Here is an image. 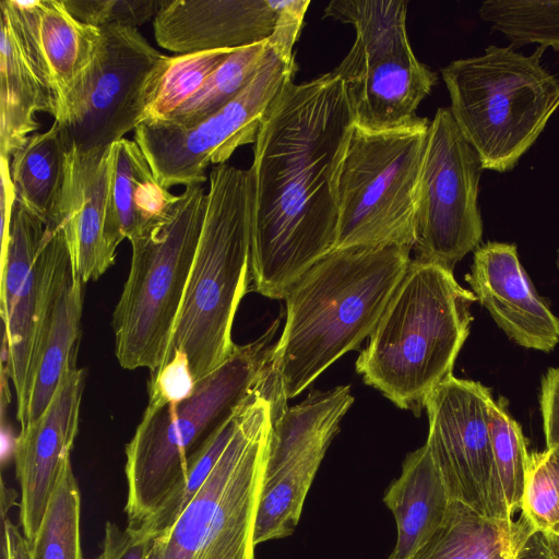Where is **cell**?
Segmentation results:
<instances>
[{"mask_svg":"<svg viewBox=\"0 0 559 559\" xmlns=\"http://www.w3.org/2000/svg\"><path fill=\"white\" fill-rule=\"evenodd\" d=\"M288 79L253 143L252 289L284 299L290 286L334 250L336 181L354 128L341 80L332 71L296 84Z\"/></svg>","mask_w":559,"mask_h":559,"instance_id":"cell-1","label":"cell"},{"mask_svg":"<svg viewBox=\"0 0 559 559\" xmlns=\"http://www.w3.org/2000/svg\"><path fill=\"white\" fill-rule=\"evenodd\" d=\"M409 251L402 246L335 249L290 286L269 370L273 414L371 334L408 267Z\"/></svg>","mask_w":559,"mask_h":559,"instance_id":"cell-2","label":"cell"},{"mask_svg":"<svg viewBox=\"0 0 559 559\" xmlns=\"http://www.w3.org/2000/svg\"><path fill=\"white\" fill-rule=\"evenodd\" d=\"M475 301L453 270L411 260L356 360L357 373L397 407L419 415L426 396L452 376Z\"/></svg>","mask_w":559,"mask_h":559,"instance_id":"cell-3","label":"cell"},{"mask_svg":"<svg viewBox=\"0 0 559 559\" xmlns=\"http://www.w3.org/2000/svg\"><path fill=\"white\" fill-rule=\"evenodd\" d=\"M251 210L249 169L214 166L204 224L167 356L185 353L195 382L237 348L234 319L251 282Z\"/></svg>","mask_w":559,"mask_h":559,"instance_id":"cell-4","label":"cell"},{"mask_svg":"<svg viewBox=\"0 0 559 559\" xmlns=\"http://www.w3.org/2000/svg\"><path fill=\"white\" fill-rule=\"evenodd\" d=\"M278 326L276 319L259 338L237 345L226 361L197 382L186 401L145 407L124 448L128 526H139L158 508L210 433L262 382Z\"/></svg>","mask_w":559,"mask_h":559,"instance_id":"cell-5","label":"cell"},{"mask_svg":"<svg viewBox=\"0 0 559 559\" xmlns=\"http://www.w3.org/2000/svg\"><path fill=\"white\" fill-rule=\"evenodd\" d=\"M545 50L524 56L490 45L441 69L451 114L484 169L511 170L559 107V80L540 62Z\"/></svg>","mask_w":559,"mask_h":559,"instance_id":"cell-6","label":"cell"},{"mask_svg":"<svg viewBox=\"0 0 559 559\" xmlns=\"http://www.w3.org/2000/svg\"><path fill=\"white\" fill-rule=\"evenodd\" d=\"M206 206L203 185L187 186L163 222L129 240L130 271L111 321L122 368L153 374L165 364Z\"/></svg>","mask_w":559,"mask_h":559,"instance_id":"cell-7","label":"cell"},{"mask_svg":"<svg viewBox=\"0 0 559 559\" xmlns=\"http://www.w3.org/2000/svg\"><path fill=\"white\" fill-rule=\"evenodd\" d=\"M271 428L272 401L257 388L205 481L171 528L155 538L158 559H255L254 524Z\"/></svg>","mask_w":559,"mask_h":559,"instance_id":"cell-8","label":"cell"},{"mask_svg":"<svg viewBox=\"0 0 559 559\" xmlns=\"http://www.w3.org/2000/svg\"><path fill=\"white\" fill-rule=\"evenodd\" d=\"M430 121L352 130L336 181L335 249L414 247L421 163Z\"/></svg>","mask_w":559,"mask_h":559,"instance_id":"cell-9","label":"cell"},{"mask_svg":"<svg viewBox=\"0 0 559 559\" xmlns=\"http://www.w3.org/2000/svg\"><path fill=\"white\" fill-rule=\"evenodd\" d=\"M406 13L404 0H333L324 9L325 16L356 31L348 53L332 70L356 127L382 131L409 123L438 81L411 47Z\"/></svg>","mask_w":559,"mask_h":559,"instance_id":"cell-10","label":"cell"},{"mask_svg":"<svg viewBox=\"0 0 559 559\" xmlns=\"http://www.w3.org/2000/svg\"><path fill=\"white\" fill-rule=\"evenodd\" d=\"M94 56L58 107L67 151L111 146L142 122L158 74L169 56L136 29L103 26Z\"/></svg>","mask_w":559,"mask_h":559,"instance_id":"cell-11","label":"cell"},{"mask_svg":"<svg viewBox=\"0 0 559 559\" xmlns=\"http://www.w3.org/2000/svg\"><path fill=\"white\" fill-rule=\"evenodd\" d=\"M295 57L274 46L250 83L222 109L200 123L182 128L163 122H142L133 140L165 189L204 183L210 165H222L234 152L254 143L267 108L288 79Z\"/></svg>","mask_w":559,"mask_h":559,"instance_id":"cell-12","label":"cell"},{"mask_svg":"<svg viewBox=\"0 0 559 559\" xmlns=\"http://www.w3.org/2000/svg\"><path fill=\"white\" fill-rule=\"evenodd\" d=\"M483 170L450 108H438L429 123L418 182L417 259L453 270L479 247L483 219L477 197Z\"/></svg>","mask_w":559,"mask_h":559,"instance_id":"cell-13","label":"cell"},{"mask_svg":"<svg viewBox=\"0 0 559 559\" xmlns=\"http://www.w3.org/2000/svg\"><path fill=\"white\" fill-rule=\"evenodd\" d=\"M492 401L484 384L450 376L425 399L429 421L425 444L451 501L487 519L512 520L492 453Z\"/></svg>","mask_w":559,"mask_h":559,"instance_id":"cell-14","label":"cell"},{"mask_svg":"<svg viewBox=\"0 0 559 559\" xmlns=\"http://www.w3.org/2000/svg\"><path fill=\"white\" fill-rule=\"evenodd\" d=\"M310 0H164L156 43L179 55L235 50L274 40L293 51Z\"/></svg>","mask_w":559,"mask_h":559,"instance_id":"cell-15","label":"cell"},{"mask_svg":"<svg viewBox=\"0 0 559 559\" xmlns=\"http://www.w3.org/2000/svg\"><path fill=\"white\" fill-rule=\"evenodd\" d=\"M85 379V369L73 366L45 412L21 429L14 440L15 475L21 489L20 525L29 543L79 432Z\"/></svg>","mask_w":559,"mask_h":559,"instance_id":"cell-16","label":"cell"},{"mask_svg":"<svg viewBox=\"0 0 559 559\" xmlns=\"http://www.w3.org/2000/svg\"><path fill=\"white\" fill-rule=\"evenodd\" d=\"M465 281L514 343L545 353L559 344V317L537 294L515 245L490 241L478 247Z\"/></svg>","mask_w":559,"mask_h":559,"instance_id":"cell-17","label":"cell"},{"mask_svg":"<svg viewBox=\"0 0 559 559\" xmlns=\"http://www.w3.org/2000/svg\"><path fill=\"white\" fill-rule=\"evenodd\" d=\"M111 169L112 145L67 151L61 197L48 223L63 230L72 269L84 284L98 280L116 259L106 233Z\"/></svg>","mask_w":559,"mask_h":559,"instance_id":"cell-18","label":"cell"},{"mask_svg":"<svg viewBox=\"0 0 559 559\" xmlns=\"http://www.w3.org/2000/svg\"><path fill=\"white\" fill-rule=\"evenodd\" d=\"M0 11L12 22L32 67L51 94L57 114L91 62L100 28L74 17L63 0H2Z\"/></svg>","mask_w":559,"mask_h":559,"instance_id":"cell-19","label":"cell"},{"mask_svg":"<svg viewBox=\"0 0 559 559\" xmlns=\"http://www.w3.org/2000/svg\"><path fill=\"white\" fill-rule=\"evenodd\" d=\"M71 264L63 230L47 225L34 266L3 319L7 373L16 397V418L24 421L36 353L59 283Z\"/></svg>","mask_w":559,"mask_h":559,"instance_id":"cell-20","label":"cell"},{"mask_svg":"<svg viewBox=\"0 0 559 559\" xmlns=\"http://www.w3.org/2000/svg\"><path fill=\"white\" fill-rule=\"evenodd\" d=\"M177 199L156 180L142 150L134 140L112 144V169L106 215L109 245L117 250L170 213Z\"/></svg>","mask_w":559,"mask_h":559,"instance_id":"cell-21","label":"cell"},{"mask_svg":"<svg viewBox=\"0 0 559 559\" xmlns=\"http://www.w3.org/2000/svg\"><path fill=\"white\" fill-rule=\"evenodd\" d=\"M383 501L397 537L388 559H409L442 524L451 500L426 444L409 453Z\"/></svg>","mask_w":559,"mask_h":559,"instance_id":"cell-22","label":"cell"},{"mask_svg":"<svg viewBox=\"0 0 559 559\" xmlns=\"http://www.w3.org/2000/svg\"><path fill=\"white\" fill-rule=\"evenodd\" d=\"M84 283L72 263L66 270L50 306L36 353L24 429L48 407L68 371L76 365Z\"/></svg>","mask_w":559,"mask_h":559,"instance_id":"cell-23","label":"cell"},{"mask_svg":"<svg viewBox=\"0 0 559 559\" xmlns=\"http://www.w3.org/2000/svg\"><path fill=\"white\" fill-rule=\"evenodd\" d=\"M0 24V157L10 160L38 130L36 114L55 117L56 108L12 22L2 11Z\"/></svg>","mask_w":559,"mask_h":559,"instance_id":"cell-24","label":"cell"},{"mask_svg":"<svg viewBox=\"0 0 559 559\" xmlns=\"http://www.w3.org/2000/svg\"><path fill=\"white\" fill-rule=\"evenodd\" d=\"M533 530L521 511L492 520L451 501L442 524L409 559H514Z\"/></svg>","mask_w":559,"mask_h":559,"instance_id":"cell-25","label":"cell"},{"mask_svg":"<svg viewBox=\"0 0 559 559\" xmlns=\"http://www.w3.org/2000/svg\"><path fill=\"white\" fill-rule=\"evenodd\" d=\"M354 401L349 385L313 391L304 402L272 418L265 477L316 443L333 439Z\"/></svg>","mask_w":559,"mask_h":559,"instance_id":"cell-26","label":"cell"},{"mask_svg":"<svg viewBox=\"0 0 559 559\" xmlns=\"http://www.w3.org/2000/svg\"><path fill=\"white\" fill-rule=\"evenodd\" d=\"M66 163L67 150L56 121L47 131L32 134L10 163L15 204L48 224L61 197Z\"/></svg>","mask_w":559,"mask_h":559,"instance_id":"cell-27","label":"cell"},{"mask_svg":"<svg viewBox=\"0 0 559 559\" xmlns=\"http://www.w3.org/2000/svg\"><path fill=\"white\" fill-rule=\"evenodd\" d=\"M331 441L316 443L264 478L254 524L255 546L292 535Z\"/></svg>","mask_w":559,"mask_h":559,"instance_id":"cell-28","label":"cell"},{"mask_svg":"<svg viewBox=\"0 0 559 559\" xmlns=\"http://www.w3.org/2000/svg\"><path fill=\"white\" fill-rule=\"evenodd\" d=\"M272 47V41L266 40L234 50L204 84L162 122L189 128L222 109L250 83Z\"/></svg>","mask_w":559,"mask_h":559,"instance_id":"cell-29","label":"cell"},{"mask_svg":"<svg viewBox=\"0 0 559 559\" xmlns=\"http://www.w3.org/2000/svg\"><path fill=\"white\" fill-rule=\"evenodd\" d=\"M247 397L210 433L190 457L183 477L158 508L134 527L142 536L157 538L171 528L233 438L241 419Z\"/></svg>","mask_w":559,"mask_h":559,"instance_id":"cell-30","label":"cell"},{"mask_svg":"<svg viewBox=\"0 0 559 559\" xmlns=\"http://www.w3.org/2000/svg\"><path fill=\"white\" fill-rule=\"evenodd\" d=\"M81 495L71 457L62 465L38 531L29 543L32 559H83Z\"/></svg>","mask_w":559,"mask_h":559,"instance_id":"cell-31","label":"cell"},{"mask_svg":"<svg viewBox=\"0 0 559 559\" xmlns=\"http://www.w3.org/2000/svg\"><path fill=\"white\" fill-rule=\"evenodd\" d=\"M478 12L514 49L539 44L559 51V0H487Z\"/></svg>","mask_w":559,"mask_h":559,"instance_id":"cell-32","label":"cell"},{"mask_svg":"<svg viewBox=\"0 0 559 559\" xmlns=\"http://www.w3.org/2000/svg\"><path fill=\"white\" fill-rule=\"evenodd\" d=\"M233 51L214 50L169 57L148 96L142 122L164 121L204 84Z\"/></svg>","mask_w":559,"mask_h":559,"instance_id":"cell-33","label":"cell"},{"mask_svg":"<svg viewBox=\"0 0 559 559\" xmlns=\"http://www.w3.org/2000/svg\"><path fill=\"white\" fill-rule=\"evenodd\" d=\"M489 430L495 465L511 516L521 511L531 466V453L520 424L509 414L504 399L489 406Z\"/></svg>","mask_w":559,"mask_h":559,"instance_id":"cell-34","label":"cell"},{"mask_svg":"<svg viewBox=\"0 0 559 559\" xmlns=\"http://www.w3.org/2000/svg\"><path fill=\"white\" fill-rule=\"evenodd\" d=\"M47 224L15 204L8 242L1 250L0 305L5 318L31 273L46 234Z\"/></svg>","mask_w":559,"mask_h":559,"instance_id":"cell-35","label":"cell"},{"mask_svg":"<svg viewBox=\"0 0 559 559\" xmlns=\"http://www.w3.org/2000/svg\"><path fill=\"white\" fill-rule=\"evenodd\" d=\"M521 512L534 530L559 535V465L549 450L531 453Z\"/></svg>","mask_w":559,"mask_h":559,"instance_id":"cell-36","label":"cell"},{"mask_svg":"<svg viewBox=\"0 0 559 559\" xmlns=\"http://www.w3.org/2000/svg\"><path fill=\"white\" fill-rule=\"evenodd\" d=\"M164 0H63L69 12L84 24L132 27L158 13Z\"/></svg>","mask_w":559,"mask_h":559,"instance_id":"cell-37","label":"cell"},{"mask_svg":"<svg viewBox=\"0 0 559 559\" xmlns=\"http://www.w3.org/2000/svg\"><path fill=\"white\" fill-rule=\"evenodd\" d=\"M195 384L187 355L175 350L157 372L150 374L146 406L179 404L192 395Z\"/></svg>","mask_w":559,"mask_h":559,"instance_id":"cell-38","label":"cell"},{"mask_svg":"<svg viewBox=\"0 0 559 559\" xmlns=\"http://www.w3.org/2000/svg\"><path fill=\"white\" fill-rule=\"evenodd\" d=\"M96 559H158L155 538L142 536L134 527L107 521Z\"/></svg>","mask_w":559,"mask_h":559,"instance_id":"cell-39","label":"cell"},{"mask_svg":"<svg viewBox=\"0 0 559 559\" xmlns=\"http://www.w3.org/2000/svg\"><path fill=\"white\" fill-rule=\"evenodd\" d=\"M539 405L546 450L559 447V368H549L540 384Z\"/></svg>","mask_w":559,"mask_h":559,"instance_id":"cell-40","label":"cell"},{"mask_svg":"<svg viewBox=\"0 0 559 559\" xmlns=\"http://www.w3.org/2000/svg\"><path fill=\"white\" fill-rule=\"evenodd\" d=\"M13 501L11 498H3L1 502L3 559H32L29 542L7 515L8 509L14 504Z\"/></svg>","mask_w":559,"mask_h":559,"instance_id":"cell-41","label":"cell"},{"mask_svg":"<svg viewBox=\"0 0 559 559\" xmlns=\"http://www.w3.org/2000/svg\"><path fill=\"white\" fill-rule=\"evenodd\" d=\"M514 559H559V535L533 530Z\"/></svg>","mask_w":559,"mask_h":559,"instance_id":"cell-42","label":"cell"},{"mask_svg":"<svg viewBox=\"0 0 559 559\" xmlns=\"http://www.w3.org/2000/svg\"><path fill=\"white\" fill-rule=\"evenodd\" d=\"M555 459V461L557 462V464L559 465V447L555 448V449H551L549 450Z\"/></svg>","mask_w":559,"mask_h":559,"instance_id":"cell-43","label":"cell"},{"mask_svg":"<svg viewBox=\"0 0 559 559\" xmlns=\"http://www.w3.org/2000/svg\"><path fill=\"white\" fill-rule=\"evenodd\" d=\"M557 266L559 267V250H558V255H557Z\"/></svg>","mask_w":559,"mask_h":559,"instance_id":"cell-44","label":"cell"}]
</instances>
